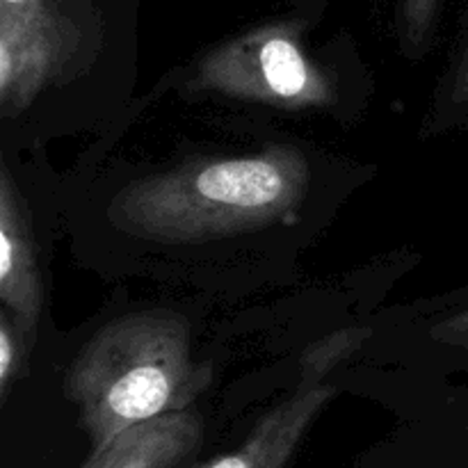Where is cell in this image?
<instances>
[{"mask_svg":"<svg viewBox=\"0 0 468 468\" xmlns=\"http://www.w3.org/2000/svg\"><path fill=\"white\" fill-rule=\"evenodd\" d=\"M309 160L297 146L176 165L122 187L110 204L114 227L167 245L250 233L288 218L306 197Z\"/></svg>","mask_w":468,"mask_h":468,"instance_id":"obj_1","label":"cell"},{"mask_svg":"<svg viewBox=\"0 0 468 468\" xmlns=\"http://www.w3.org/2000/svg\"><path fill=\"white\" fill-rule=\"evenodd\" d=\"M210 382V366L192 359L190 324L174 311L119 315L73 359L64 393L99 448L158 416L183 411Z\"/></svg>","mask_w":468,"mask_h":468,"instance_id":"obj_2","label":"cell"},{"mask_svg":"<svg viewBox=\"0 0 468 468\" xmlns=\"http://www.w3.org/2000/svg\"><path fill=\"white\" fill-rule=\"evenodd\" d=\"M300 21H272L222 41L197 62L192 82L229 99L282 110L327 108L336 90L302 44Z\"/></svg>","mask_w":468,"mask_h":468,"instance_id":"obj_3","label":"cell"},{"mask_svg":"<svg viewBox=\"0 0 468 468\" xmlns=\"http://www.w3.org/2000/svg\"><path fill=\"white\" fill-rule=\"evenodd\" d=\"M80 41L59 0H27L0 7V108L16 117L53 85Z\"/></svg>","mask_w":468,"mask_h":468,"instance_id":"obj_4","label":"cell"},{"mask_svg":"<svg viewBox=\"0 0 468 468\" xmlns=\"http://www.w3.org/2000/svg\"><path fill=\"white\" fill-rule=\"evenodd\" d=\"M0 300L27 338L35 336L44 286L21 195L7 167L0 169Z\"/></svg>","mask_w":468,"mask_h":468,"instance_id":"obj_5","label":"cell"},{"mask_svg":"<svg viewBox=\"0 0 468 468\" xmlns=\"http://www.w3.org/2000/svg\"><path fill=\"white\" fill-rule=\"evenodd\" d=\"M334 398L324 384L302 382L297 391L268 411L240 448L201 468H286L323 407Z\"/></svg>","mask_w":468,"mask_h":468,"instance_id":"obj_6","label":"cell"},{"mask_svg":"<svg viewBox=\"0 0 468 468\" xmlns=\"http://www.w3.org/2000/svg\"><path fill=\"white\" fill-rule=\"evenodd\" d=\"M204 439V420L192 411H172L123 430L94 448L80 468H181Z\"/></svg>","mask_w":468,"mask_h":468,"instance_id":"obj_7","label":"cell"},{"mask_svg":"<svg viewBox=\"0 0 468 468\" xmlns=\"http://www.w3.org/2000/svg\"><path fill=\"white\" fill-rule=\"evenodd\" d=\"M443 0H398L396 26L402 53L410 58L425 55L432 44Z\"/></svg>","mask_w":468,"mask_h":468,"instance_id":"obj_8","label":"cell"},{"mask_svg":"<svg viewBox=\"0 0 468 468\" xmlns=\"http://www.w3.org/2000/svg\"><path fill=\"white\" fill-rule=\"evenodd\" d=\"M364 338L366 332H361V329H347V332L334 334L332 338L318 343L315 347H309V352L302 359V382L323 384L324 375L336 366V361L356 350Z\"/></svg>","mask_w":468,"mask_h":468,"instance_id":"obj_9","label":"cell"},{"mask_svg":"<svg viewBox=\"0 0 468 468\" xmlns=\"http://www.w3.org/2000/svg\"><path fill=\"white\" fill-rule=\"evenodd\" d=\"M439 110L451 122L468 114V26L464 37H462L460 50L452 58L451 69L441 82L437 112Z\"/></svg>","mask_w":468,"mask_h":468,"instance_id":"obj_10","label":"cell"},{"mask_svg":"<svg viewBox=\"0 0 468 468\" xmlns=\"http://www.w3.org/2000/svg\"><path fill=\"white\" fill-rule=\"evenodd\" d=\"M27 343L30 338L18 327L12 314L7 309L0 311V396L3 398L7 396L12 382H16V378L21 375Z\"/></svg>","mask_w":468,"mask_h":468,"instance_id":"obj_11","label":"cell"},{"mask_svg":"<svg viewBox=\"0 0 468 468\" xmlns=\"http://www.w3.org/2000/svg\"><path fill=\"white\" fill-rule=\"evenodd\" d=\"M434 341L443 343V346L460 347V350H468V304L462 306L460 311L448 315L446 320L432 329Z\"/></svg>","mask_w":468,"mask_h":468,"instance_id":"obj_12","label":"cell"}]
</instances>
